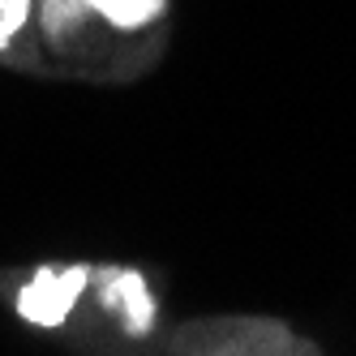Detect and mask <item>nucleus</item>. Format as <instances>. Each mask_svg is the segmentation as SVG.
Segmentation results:
<instances>
[{
  "label": "nucleus",
  "instance_id": "5",
  "mask_svg": "<svg viewBox=\"0 0 356 356\" xmlns=\"http://www.w3.org/2000/svg\"><path fill=\"white\" fill-rule=\"evenodd\" d=\"M31 17V0H0V43L13 39Z\"/></svg>",
  "mask_w": 356,
  "mask_h": 356
},
{
  "label": "nucleus",
  "instance_id": "2",
  "mask_svg": "<svg viewBox=\"0 0 356 356\" xmlns=\"http://www.w3.org/2000/svg\"><path fill=\"white\" fill-rule=\"evenodd\" d=\"M99 292H104L108 305H116V309L124 314V326L134 330V335H142V330H150V322H155V300H150L142 275L134 270H112V275H99Z\"/></svg>",
  "mask_w": 356,
  "mask_h": 356
},
{
  "label": "nucleus",
  "instance_id": "1",
  "mask_svg": "<svg viewBox=\"0 0 356 356\" xmlns=\"http://www.w3.org/2000/svg\"><path fill=\"white\" fill-rule=\"evenodd\" d=\"M90 270L86 266H69V270H39L26 288L17 292V314L26 322H39V326H60L65 314L73 309L78 292L86 288Z\"/></svg>",
  "mask_w": 356,
  "mask_h": 356
},
{
  "label": "nucleus",
  "instance_id": "3",
  "mask_svg": "<svg viewBox=\"0 0 356 356\" xmlns=\"http://www.w3.org/2000/svg\"><path fill=\"white\" fill-rule=\"evenodd\" d=\"M86 9L108 17L120 31H134V26H146L150 17L163 13V0H86Z\"/></svg>",
  "mask_w": 356,
  "mask_h": 356
},
{
  "label": "nucleus",
  "instance_id": "4",
  "mask_svg": "<svg viewBox=\"0 0 356 356\" xmlns=\"http://www.w3.org/2000/svg\"><path fill=\"white\" fill-rule=\"evenodd\" d=\"M86 0H43V26L52 35H65L69 26H78L86 17Z\"/></svg>",
  "mask_w": 356,
  "mask_h": 356
}]
</instances>
